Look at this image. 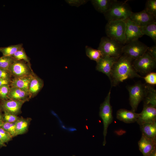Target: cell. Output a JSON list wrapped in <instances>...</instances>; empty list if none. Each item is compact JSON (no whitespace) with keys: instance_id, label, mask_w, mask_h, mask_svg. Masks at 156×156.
<instances>
[{"instance_id":"1","label":"cell","mask_w":156,"mask_h":156,"mask_svg":"<svg viewBox=\"0 0 156 156\" xmlns=\"http://www.w3.org/2000/svg\"><path fill=\"white\" fill-rule=\"evenodd\" d=\"M133 60L122 54L114 63L109 78L111 87H115L124 80L135 77L142 78L134 68Z\"/></svg>"},{"instance_id":"2","label":"cell","mask_w":156,"mask_h":156,"mask_svg":"<svg viewBox=\"0 0 156 156\" xmlns=\"http://www.w3.org/2000/svg\"><path fill=\"white\" fill-rule=\"evenodd\" d=\"M133 12L127 1L114 0L109 10L104 14L108 21H124L129 18Z\"/></svg>"},{"instance_id":"3","label":"cell","mask_w":156,"mask_h":156,"mask_svg":"<svg viewBox=\"0 0 156 156\" xmlns=\"http://www.w3.org/2000/svg\"><path fill=\"white\" fill-rule=\"evenodd\" d=\"M126 24L124 21H108L105 27L107 37L123 45L125 44Z\"/></svg>"},{"instance_id":"4","label":"cell","mask_w":156,"mask_h":156,"mask_svg":"<svg viewBox=\"0 0 156 156\" xmlns=\"http://www.w3.org/2000/svg\"><path fill=\"white\" fill-rule=\"evenodd\" d=\"M123 45L107 36H104L101 38L97 49L101 51L103 56L118 58L122 54Z\"/></svg>"},{"instance_id":"5","label":"cell","mask_w":156,"mask_h":156,"mask_svg":"<svg viewBox=\"0 0 156 156\" xmlns=\"http://www.w3.org/2000/svg\"><path fill=\"white\" fill-rule=\"evenodd\" d=\"M110 94L111 90L100 107L99 116L102 119L103 125L104 140L103 145L104 146L106 143V137L108 128L109 125L112 122L113 119L112 107L110 103Z\"/></svg>"},{"instance_id":"6","label":"cell","mask_w":156,"mask_h":156,"mask_svg":"<svg viewBox=\"0 0 156 156\" xmlns=\"http://www.w3.org/2000/svg\"><path fill=\"white\" fill-rule=\"evenodd\" d=\"M129 93V103L132 111L135 112L140 102L144 99L146 92V85L138 82L127 87Z\"/></svg>"},{"instance_id":"7","label":"cell","mask_w":156,"mask_h":156,"mask_svg":"<svg viewBox=\"0 0 156 156\" xmlns=\"http://www.w3.org/2000/svg\"><path fill=\"white\" fill-rule=\"evenodd\" d=\"M132 65L137 73L145 74L150 73L155 68L156 60L146 51L142 56L134 60Z\"/></svg>"},{"instance_id":"8","label":"cell","mask_w":156,"mask_h":156,"mask_svg":"<svg viewBox=\"0 0 156 156\" xmlns=\"http://www.w3.org/2000/svg\"><path fill=\"white\" fill-rule=\"evenodd\" d=\"M148 47L137 40L125 44L123 46L122 54L126 55L133 61L142 56L147 51Z\"/></svg>"},{"instance_id":"9","label":"cell","mask_w":156,"mask_h":156,"mask_svg":"<svg viewBox=\"0 0 156 156\" xmlns=\"http://www.w3.org/2000/svg\"><path fill=\"white\" fill-rule=\"evenodd\" d=\"M9 70L14 78L28 76L34 74L30 64L23 60H16L10 67Z\"/></svg>"},{"instance_id":"10","label":"cell","mask_w":156,"mask_h":156,"mask_svg":"<svg viewBox=\"0 0 156 156\" xmlns=\"http://www.w3.org/2000/svg\"><path fill=\"white\" fill-rule=\"evenodd\" d=\"M126 24L125 32V44L138 40L144 35L140 28L133 21L128 18L125 21Z\"/></svg>"},{"instance_id":"11","label":"cell","mask_w":156,"mask_h":156,"mask_svg":"<svg viewBox=\"0 0 156 156\" xmlns=\"http://www.w3.org/2000/svg\"><path fill=\"white\" fill-rule=\"evenodd\" d=\"M156 122V107L144 105L142 112L139 114L136 122L140 125Z\"/></svg>"},{"instance_id":"12","label":"cell","mask_w":156,"mask_h":156,"mask_svg":"<svg viewBox=\"0 0 156 156\" xmlns=\"http://www.w3.org/2000/svg\"><path fill=\"white\" fill-rule=\"evenodd\" d=\"M156 18L144 10L138 12H133L129 18L140 27L144 26L156 20Z\"/></svg>"},{"instance_id":"13","label":"cell","mask_w":156,"mask_h":156,"mask_svg":"<svg viewBox=\"0 0 156 156\" xmlns=\"http://www.w3.org/2000/svg\"><path fill=\"white\" fill-rule=\"evenodd\" d=\"M118 59L109 56H103L96 62V70L105 74L109 78L113 65Z\"/></svg>"},{"instance_id":"14","label":"cell","mask_w":156,"mask_h":156,"mask_svg":"<svg viewBox=\"0 0 156 156\" xmlns=\"http://www.w3.org/2000/svg\"><path fill=\"white\" fill-rule=\"evenodd\" d=\"M25 102L8 99L2 101L1 106L4 112L17 116L21 113V107Z\"/></svg>"},{"instance_id":"15","label":"cell","mask_w":156,"mask_h":156,"mask_svg":"<svg viewBox=\"0 0 156 156\" xmlns=\"http://www.w3.org/2000/svg\"><path fill=\"white\" fill-rule=\"evenodd\" d=\"M139 149L143 156H149L156 149V141L142 135L138 142Z\"/></svg>"},{"instance_id":"16","label":"cell","mask_w":156,"mask_h":156,"mask_svg":"<svg viewBox=\"0 0 156 156\" xmlns=\"http://www.w3.org/2000/svg\"><path fill=\"white\" fill-rule=\"evenodd\" d=\"M138 115L139 113L124 109H119L116 113L117 119L127 123L136 122Z\"/></svg>"},{"instance_id":"17","label":"cell","mask_w":156,"mask_h":156,"mask_svg":"<svg viewBox=\"0 0 156 156\" xmlns=\"http://www.w3.org/2000/svg\"><path fill=\"white\" fill-rule=\"evenodd\" d=\"M8 99L25 102L31 99L29 92L18 88H10L8 95Z\"/></svg>"},{"instance_id":"18","label":"cell","mask_w":156,"mask_h":156,"mask_svg":"<svg viewBox=\"0 0 156 156\" xmlns=\"http://www.w3.org/2000/svg\"><path fill=\"white\" fill-rule=\"evenodd\" d=\"M43 85V80L34 73L28 87V92L31 99L37 94L42 89Z\"/></svg>"},{"instance_id":"19","label":"cell","mask_w":156,"mask_h":156,"mask_svg":"<svg viewBox=\"0 0 156 156\" xmlns=\"http://www.w3.org/2000/svg\"><path fill=\"white\" fill-rule=\"evenodd\" d=\"M33 75L12 79L10 84L11 87L18 88L28 92L29 84Z\"/></svg>"},{"instance_id":"20","label":"cell","mask_w":156,"mask_h":156,"mask_svg":"<svg viewBox=\"0 0 156 156\" xmlns=\"http://www.w3.org/2000/svg\"><path fill=\"white\" fill-rule=\"evenodd\" d=\"M142 135L156 141V122L140 125Z\"/></svg>"},{"instance_id":"21","label":"cell","mask_w":156,"mask_h":156,"mask_svg":"<svg viewBox=\"0 0 156 156\" xmlns=\"http://www.w3.org/2000/svg\"><path fill=\"white\" fill-rule=\"evenodd\" d=\"M114 0H91L92 4L98 12L106 13L110 9Z\"/></svg>"},{"instance_id":"22","label":"cell","mask_w":156,"mask_h":156,"mask_svg":"<svg viewBox=\"0 0 156 156\" xmlns=\"http://www.w3.org/2000/svg\"><path fill=\"white\" fill-rule=\"evenodd\" d=\"M144 99V105L156 107V90L153 87L146 85V92Z\"/></svg>"},{"instance_id":"23","label":"cell","mask_w":156,"mask_h":156,"mask_svg":"<svg viewBox=\"0 0 156 156\" xmlns=\"http://www.w3.org/2000/svg\"><path fill=\"white\" fill-rule=\"evenodd\" d=\"M31 120L30 118L19 117L15 122L16 136L24 134L27 131Z\"/></svg>"},{"instance_id":"24","label":"cell","mask_w":156,"mask_h":156,"mask_svg":"<svg viewBox=\"0 0 156 156\" xmlns=\"http://www.w3.org/2000/svg\"><path fill=\"white\" fill-rule=\"evenodd\" d=\"M143 35H146L151 37L154 42H156V20L146 25L140 27Z\"/></svg>"},{"instance_id":"25","label":"cell","mask_w":156,"mask_h":156,"mask_svg":"<svg viewBox=\"0 0 156 156\" xmlns=\"http://www.w3.org/2000/svg\"><path fill=\"white\" fill-rule=\"evenodd\" d=\"M22 47V44L0 47V52L3 54V56H12L17 51Z\"/></svg>"},{"instance_id":"26","label":"cell","mask_w":156,"mask_h":156,"mask_svg":"<svg viewBox=\"0 0 156 156\" xmlns=\"http://www.w3.org/2000/svg\"><path fill=\"white\" fill-rule=\"evenodd\" d=\"M85 51L86 55L90 60L97 62L102 56L101 51L99 50L86 46Z\"/></svg>"},{"instance_id":"27","label":"cell","mask_w":156,"mask_h":156,"mask_svg":"<svg viewBox=\"0 0 156 156\" xmlns=\"http://www.w3.org/2000/svg\"><path fill=\"white\" fill-rule=\"evenodd\" d=\"M15 60L12 56L0 57V68L9 70L10 67Z\"/></svg>"},{"instance_id":"28","label":"cell","mask_w":156,"mask_h":156,"mask_svg":"<svg viewBox=\"0 0 156 156\" xmlns=\"http://www.w3.org/2000/svg\"><path fill=\"white\" fill-rule=\"evenodd\" d=\"M144 10L149 14L156 17V0H147Z\"/></svg>"},{"instance_id":"29","label":"cell","mask_w":156,"mask_h":156,"mask_svg":"<svg viewBox=\"0 0 156 156\" xmlns=\"http://www.w3.org/2000/svg\"><path fill=\"white\" fill-rule=\"evenodd\" d=\"M0 127L10 133L12 138L16 136L15 122H4Z\"/></svg>"},{"instance_id":"30","label":"cell","mask_w":156,"mask_h":156,"mask_svg":"<svg viewBox=\"0 0 156 156\" xmlns=\"http://www.w3.org/2000/svg\"><path fill=\"white\" fill-rule=\"evenodd\" d=\"M12 56L16 60H23L30 64L29 58L27 55L23 47L17 51Z\"/></svg>"},{"instance_id":"31","label":"cell","mask_w":156,"mask_h":156,"mask_svg":"<svg viewBox=\"0 0 156 156\" xmlns=\"http://www.w3.org/2000/svg\"><path fill=\"white\" fill-rule=\"evenodd\" d=\"M10 85H4L0 87V99L2 101L8 99V95L10 89Z\"/></svg>"},{"instance_id":"32","label":"cell","mask_w":156,"mask_h":156,"mask_svg":"<svg viewBox=\"0 0 156 156\" xmlns=\"http://www.w3.org/2000/svg\"><path fill=\"white\" fill-rule=\"evenodd\" d=\"M4 122L14 123L19 118V117L6 112H4L3 116Z\"/></svg>"},{"instance_id":"33","label":"cell","mask_w":156,"mask_h":156,"mask_svg":"<svg viewBox=\"0 0 156 156\" xmlns=\"http://www.w3.org/2000/svg\"><path fill=\"white\" fill-rule=\"evenodd\" d=\"M12 75L10 71L0 68V79L7 80L11 82Z\"/></svg>"},{"instance_id":"34","label":"cell","mask_w":156,"mask_h":156,"mask_svg":"<svg viewBox=\"0 0 156 156\" xmlns=\"http://www.w3.org/2000/svg\"><path fill=\"white\" fill-rule=\"evenodd\" d=\"M0 138L5 143L11 141L13 138L10 133L0 127Z\"/></svg>"},{"instance_id":"35","label":"cell","mask_w":156,"mask_h":156,"mask_svg":"<svg viewBox=\"0 0 156 156\" xmlns=\"http://www.w3.org/2000/svg\"><path fill=\"white\" fill-rule=\"evenodd\" d=\"M146 82L151 85L156 84V73L154 72L150 73L144 77Z\"/></svg>"},{"instance_id":"36","label":"cell","mask_w":156,"mask_h":156,"mask_svg":"<svg viewBox=\"0 0 156 156\" xmlns=\"http://www.w3.org/2000/svg\"><path fill=\"white\" fill-rule=\"evenodd\" d=\"M87 0H66L65 2L69 5L78 7L86 3L88 1Z\"/></svg>"},{"instance_id":"37","label":"cell","mask_w":156,"mask_h":156,"mask_svg":"<svg viewBox=\"0 0 156 156\" xmlns=\"http://www.w3.org/2000/svg\"><path fill=\"white\" fill-rule=\"evenodd\" d=\"M147 52L151 57L156 60V46L154 45L151 47H148Z\"/></svg>"},{"instance_id":"38","label":"cell","mask_w":156,"mask_h":156,"mask_svg":"<svg viewBox=\"0 0 156 156\" xmlns=\"http://www.w3.org/2000/svg\"><path fill=\"white\" fill-rule=\"evenodd\" d=\"M10 83L7 80L0 79V87L4 85H10Z\"/></svg>"},{"instance_id":"39","label":"cell","mask_w":156,"mask_h":156,"mask_svg":"<svg viewBox=\"0 0 156 156\" xmlns=\"http://www.w3.org/2000/svg\"><path fill=\"white\" fill-rule=\"evenodd\" d=\"M6 146L5 143L3 142L1 139L0 138V148Z\"/></svg>"},{"instance_id":"40","label":"cell","mask_w":156,"mask_h":156,"mask_svg":"<svg viewBox=\"0 0 156 156\" xmlns=\"http://www.w3.org/2000/svg\"><path fill=\"white\" fill-rule=\"evenodd\" d=\"M3 122V115L0 113V127L1 126Z\"/></svg>"},{"instance_id":"41","label":"cell","mask_w":156,"mask_h":156,"mask_svg":"<svg viewBox=\"0 0 156 156\" xmlns=\"http://www.w3.org/2000/svg\"><path fill=\"white\" fill-rule=\"evenodd\" d=\"M149 156H156V149L151 153Z\"/></svg>"}]
</instances>
